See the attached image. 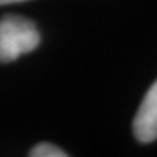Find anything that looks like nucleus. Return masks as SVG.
I'll return each instance as SVG.
<instances>
[{"label":"nucleus","mask_w":157,"mask_h":157,"mask_svg":"<svg viewBox=\"0 0 157 157\" xmlns=\"http://www.w3.org/2000/svg\"><path fill=\"white\" fill-rule=\"evenodd\" d=\"M41 42V35L28 17L7 15L0 19V63H10L34 51Z\"/></svg>","instance_id":"obj_1"},{"label":"nucleus","mask_w":157,"mask_h":157,"mask_svg":"<svg viewBox=\"0 0 157 157\" xmlns=\"http://www.w3.org/2000/svg\"><path fill=\"white\" fill-rule=\"evenodd\" d=\"M132 131L140 143L157 140V80L148 89L135 113Z\"/></svg>","instance_id":"obj_2"},{"label":"nucleus","mask_w":157,"mask_h":157,"mask_svg":"<svg viewBox=\"0 0 157 157\" xmlns=\"http://www.w3.org/2000/svg\"><path fill=\"white\" fill-rule=\"evenodd\" d=\"M31 157H67L68 154L51 143H39L29 151Z\"/></svg>","instance_id":"obj_3"},{"label":"nucleus","mask_w":157,"mask_h":157,"mask_svg":"<svg viewBox=\"0 0 157 157\" xmlns=\"http://www.w3.org/2000/svg\"><path fill=\"white\" fill-rule=\"evenodd\" d=\"M19 2H26V0H0V5H9V3H19Z\"/></svg>","instance_id":"obj_4"}]
</instances>
